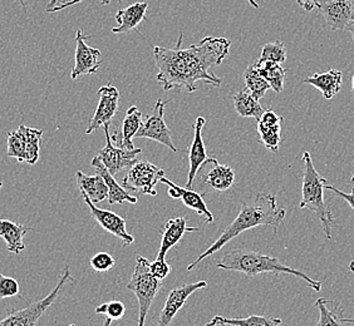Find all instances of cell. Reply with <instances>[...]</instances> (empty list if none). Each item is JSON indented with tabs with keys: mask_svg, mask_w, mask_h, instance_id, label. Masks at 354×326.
Wrapping results in <instances>:
<instances>
[{
	"mask_svg": "<svg viewBox=\"0 0 354 326\" xmlns=\"http://www.w3.org/2000/svg\"><path fill=\"white\" fill-rule=\"evenodd\" d=\"M82 1H84V0H69V1H64V3H62L59 6H57V7L52 10V13L61 12V10L67 9V8L73 7L75 4H80V3H82ZM109 3H111V0H101V4H102V6H109Z\"/></svg>",
	"mask_w": 354,
	"mask_h": 326,
	"instance_id": "39",
	"label": "cell"
},
{
	"mask_svg": "<svg viewBox=\"0 0 354 326\" xmlns=\"http://www.w3.org/2000/svg\"><path fill=\"white\" fill-rule=\"evenodd\" d=\"M147 9H149V3L140 1L117 12L116 21L118 23V27L112 28V33L123 35L137 29L138 26L146 19Z\"/></svg>",
	"mask_w": 354,
	"mask_h": 326,
	"instance_id": "20",
	"label": "cell"
},
{
	"mask_svg": "<svg viewBox=\"0 0 354 326\" xmlns=\"http://www.w3.org/2000/svg\"><path fill=\"white\" fill-rule=\"evenodd\" d=\"M319 309V321L317 326H344L347 323H354L353 319L343 316V307L332 300L320 298L315 301Z\"/></svg>",
	"mask_w": 354,
	"mask_h": 326,
	"instance_id": "25",
	"label": "cell"
},
{
	"mask_svg": "<svg viewBox=\"0 0 354 326\" xmlns=\"http://www.w3.org/2000/svg\"><path fill=\"white\" fill-rule=\"evenodd\" d=\"M342 75L341 70L337 69H330L326 73H315L312 77H308L304 79L306 84H310L317 89H319L323 97L326 99H332L334 95H338L342 87Z\"/></svg>",
	"mask_w": 354,
	"mask_h": 326,
	"instance_id": "23",
	"label": "cell"
},
{
	"mask_svg": "<svg viewBox=\"0 0 354 326\" xmlns=\"http://www.w3.org/2000/svg\"><path fill=\"white\" fill-rule=\"evenodd\" d=\"M351 182H352V184H354V175H353V177H352V178H351Z\"/></svg>",
	"mask_w": 354,
	"mask_h": 326,
	"instance_id": "48",
	"label": "cell"
},
{
	"mask_svg": "<svg viewBox=\"0 0 354 326\" xmlns=\"http://www.w3.org/2000/svg\"><path fill=\"white\" fill-rule=\"evenodd\" d=\"M207 287L206 281H198L192 284H186V285L180 286L177 289L171 290L166 303H165L164 309L161 310L160 316H158V323L157 326H170L171 321L176 316V314L184 307L187 299L191 295L198 290Z\"/></svg>",
	"mask_w": 354,
	"mask_h": 326,
	"instance_id": "13",
	"label": "cell"
},
{
	"mask_svg": "<svg viewBox=\"0 0 354 326\" xmlns=\"http://www.w3.org/2000/svg\"><path fill=\"white\" fill-rule=\"evenodd\" d=\"M298 6L303 8L306 12H312L314 8H318L319 6V1L318 0H297Z\"/></svg>",
	"mask_w": 354,
	"mask_h": 326,
	"instance_id": "40",
	"label": "cell"
},
{
	"mask_svg": "<svg viewBox=\"0 0 354 326\" xmlns=\"http://www.w3.org/2000/svg\"><path fill=\"white\" fill-rule=\"evenodd\" d=\"M81 195H82L86 204L88 206L91 215L93 216V218L97 221V224H100L104 231L112 233L113 236L120 238L124 246H129V245L135 242V238L127 232L124 218H121L120 215H117L112 211L97 209L95 204L84 193H81Z\"/></svg>",
	"mask_w": 354,
	"mask_h": 326,
	"instance_id": "12",
	"label": "cell"
},
{
	"mask_svg": "<svg viewBox=\"0 0 354 326\" xmlns=\"http://www.w3.org/2000/svg\"><path fill=\"white\" fill-rule=\"evenodd\" d=\"M95 313L98 315H104L106 318L112 320L122 319L126 314V306L123 304L122 301L118 300H112L109 303L102 304V305L97 306L95 307Z\"/></svg>",
	"mask_w": 354,
	"mask_h": 326,
	"instance_id": "34",
	"label": "cell"
},
{
	"mask_svg": "<svg viewBox=\"0 0 354 326\" xmlns=\"http://www.w3.org/2000/svg\"><path fill=\"white\" fill-rule=\"evenodd\" d=\"M1 187H3V182L0 181V190H1Z\"/></svg>",
	"mask_w": 354,
	"mask_h": 326,
	"instance_id": "49",
	"label": "cell"
},
{
	"mask_svg": "<svg viewBox=\"0 0 354 326\" xmlns=\"http://www.w3.org/2000/svg\"><path fill=\"white\" fill-rule=\"evenodd\" d=\"M165 176V171L147 161H136L123 178V189L138 195L156 196L155 187Z\"/></svg>",
	"mask_w": 354,
	"mask_h": 326,
	"instance_id": "7",
	"label": "cell"
},
{
	"mask_svg": "<svg viewBox=\"0 0 354 326\" xmlns=\"http://www.w3.org/2000/svg\"><path fill=\"white\" fill-rule=\"evenodd\" d=\"M195 231H198V227H189L186 218H170L161 230L162 240L160 250L157 252V258H165L167 252L170 251L174 246L180 244V241L184 238L185 233Z\"/></svg>",
	"mask_w": 354,
	"mask_h": 326,
	"instance_id": "18",
	"label": "cell"
},
{
	"mask_svg": "<svg viewBox=\"0 0 354 326\" xmlns=\"http://www.w3.org/2000/svg\"><path fill=\"white\" fill-rule=\"evenodd\" d=\"M142 126V113L141 111L132 106L126 112V116L123 118L121 126V138H120V147L124 150L132 151L136 147L133 146L132 140L136 137L137 132Z\"/></svg>",
	"mask_w": 354,
	"mask_h": 326,
	"instance_id": "26",
	"label": "cell"
},
{
	"mask_svg": "<svg viewBox=\"0 0 354 326\" xmlns=\"http://www.w3.org/2000/svg\"><path fill=\"white\" fill-rule=\"evenodd\" d=\"M161 184H166L169 187L167 193L171 198L177 200L180 198L183 201V204L189 207L192 211H195L198 216L204 218V222L206 224H212L214 222V215L207 209V206L205 204L204 196L206 193H198V191L190 190V189H184L181 186H177L170 181L169 178L162 177L160 180Z\"/></svg>",
	"mask_w": 354,
	"mask_h": 326,
	"instance_id": "15",
	"label": "cell"
},
{
	"mask_svg": "<svg viewBox=\"0 0 354 326\" xmlns=\"http://www.w3.org/2000/svg\"><path fill=\"white\" fill-rule=\"evenodd\" d=\"M111 324H112V320L109 319V318H106V320H104V324H103V326H111Z\"/></svg>",
	"mask_w": 354,
	"mask_h": 326,
	"instance_id": "44",
	"label": "cell"
},
{
	"mask_svg": "<svg viewBox=\"0 0 354 326\" xmlns=\"http://www.w3.org/2000/svg\"><path fill=\"white\" fill-rule=\"evenodd\" d=\"M281 121L283 117L278 116L272 109L264 111L260 121H258L260 142L272 152H278L279 150L281 141Z\"/></svg>",
	"mask_w": 354,
	"mask_h": 326,
	"instance_id": "17",
	"label": "cell"
},
{
	"mask_svg": "<svg viewBox=\"0 0 354 326\" xmlns=\"http://www.w3.org/2000/svg\"><path fill=\"white\" fill-rule=\"evenodd\" d=\"M28 231H32V229L10 220H0V238L6 241L9 252L19 255L26 249L23 240Z\"/></svg>",
	"mask_w": 354,
	"mask_h": 326,
	"instance_id": "21",
	"label": "cell"
},
{
	"mask_svg": "<svg viewBox=\"0 0 354 326\" xmlns=\"http://www.w3.org/2000/svg\"><path fill=\"white\" fill-rule=\"evenodd\" d=\"M204 117H198L196 121L194 123V140L191 143L190 150H189V163H190V171H189V178L186 189L192 190V184L195 178L198 177V172L205 163L214 162L215 158H209L205 148L204 140H203V128H204Z\"/></svg>",
	"mask_w": 354,
	"mask_h": 326,
	"instance_id": "14",
	"label": "cell"
},
{
	"mask_svg": "<svg viewBox=\"0 0 354 326\" xmlns=\"http://www.w3.org/2000/svg\"><path fill=\"white\" fill-rule=\"evenodd\" d=\"M89 264L95 272H107L115 266L116 260L107 252H98L89 260Z\"/></svg>",
	"mask_w": 354,
	"mask_h": 326,
	"instance_id": "36",
	"label": "cell"
},
{
	"mask_svg": "<svg viewBox=\"0 0 354 326\" xmlns=\"http://www.w3.org/2000/svg\"><path fill=\"white\" fill-rule=\"evenodd\" d=\"M75 178L81 193H84L93 204H100L109 198L107 184L98 173L95 176H87L81 171H77Z\"/></svg>",
	"mask_w": 354,
	"mask_h": 326,
	"instance_id": "22",
	"label": "cell"
},
{
	"mask_svg": "<svg viewBox=\"0 0 354 326\" xmlns=\"http://www.w3.org/2000/svg\"><path fill=\"white\" fill-rule=\"evenodd\" d=\"M303 184H301V201L300 209H308L313 211L322 222V227L326 238H332V227L337 226V221L329 210L326 201H324V186L327 184V180L319 175L315 170L312 156L309 152L303 153Z\"/></svg>",
	"mask_w": 354,
	"mask_h": 326,
	"instance_id": "4",
	"label": "cell"
},
{
	"mask_svg": "<svg viewBox=\"0 0 354 326\" xmlns=\"http://www.w3.org/2000/svg\"><path fill=\"white\" fill-rule=\"evenodd\" d=\"M280 324L281 319L261 315H250L248 318L215 316L205 326H279Z\"/></svg>",
	"mask_w": 354,
	"mask_h": 326,
	"instance_id": "28",
	"label": "cell"
},
{
	"mask_svg": "<svg viewBox=\"0 0 354 326\" xmlns=\"http://www.w3.org/2000/svg\"><path fill=\"white\" fill-rule=\"evenodd\" d=\"M244 82H245V88L249 89L252 92V95L259 101L270 89L269 83L261 75L259 69L257 68L255 63L250 64L244 72Z\"/></svg>",
	"mask_w": 354,
	"mask_h": 326,
	"instance_id": "31",
	"label": "cell"
},
{
	"mask_svg": "<svg viewBox=\"0 0 354 326\" xmlns=\"http://www.w3.org/2000/svg\"><path fill=\"white\" fill-rule=\"evenodd\" d=\"M184 35L180 33L176 47H153L156 64V81L165 92L176 89L192 93L198 89V82H205L212 87L221 86L223 79L210 72L214 66H220L229 55L232 41L226 38L206 37L198 44L183 49Z\"/></svg>",
	"mask_w": 354,
	"mask_h": 326,
	"instance_id": "1",
	"label": "cell"
},
{
	"mask_svg": "<svg viewBox=\"0 0 354 326\" xmlns=\"http://www.w3.org/2000/svg\"><path fill=\"white\" fill-rule=\"evenodd\" d=\"M162 281L157 280L150 270V261L143 256H137L136 266L126 287L135 294L138 301V325L145 326L151 305L161 289Z\"/></svg>",
	"mask_w": 354,
	"mask_h": 326,
	"instance_id": "5",
	"label": "cell"
},
{
	"mask_svg": "<svg viewBox=\"0 0 354 326\" xmlns=\"http://www.w3.org/2000/svg\"><path fill=\"white\" fill-rule=\"evenodd\" d=\"M21 294L19 282L13 278H8L0 272V300L14 298Z\"/></svg>",
	"mask_w": 354,
	"mask_h": 326,
	"instance_id": "35",
	"label": "cell"
},
{
	"mask_svg": "<svg viewBox=\"0 0 354 326\" xmlns=\"http://www.w3.org/2000/svg\"><path fill=\"white\" fill-rule=\"evenodd\" d=\"M235 182V171L230 166L220 164L216 161L214 162V169L204 176V184L207 189L215 192L227 191Z\"/></svg>",
	"mask_w": 354,
	"mask_h": 326,
	"instance_id": "24",
	"label": "cell"
},
{
	"mask_svg": "<svg viewBox=\"0 0 354 326\" xmlns=\"http://www.w3.org/2000/svg\"><path fill=\"white\" fill-rule=\"evenodd\" d=\"M61 0H49L47 6V13H52V10L55 9L57 6H59Z\"/></svg>",
	"mask_w": 354,
	"mask_h": 326,
	"instance_id": "41",
	"label": "cell"
},
{
	"mask_svg": "<svg viewBox=\"0 0 354 326\" xmlns=\"http://www.w3.org/2000/svg\"><path fill=\"white\" fill-rule=\"evenodd\" d=\"M352 90H353V93H354V75H353V78H352Z\"/></svg>",
	"mask_w": 354,
	"mask_h": 326,
	"instance_id": "47",
	"label": "cell"
},
{
	"mask_svg": "<svg viewBox=\"0 0 354 326\" xmlns=\"http://www.w3.org/2000/svg\"><path fill=\"white\" fill-rule=\"evenodd\" d=\"M17 1H19V3H21V7L26 8V1H24V0H17Z\"/></svg>",
	"mask_w": 354,
	"mask_h": 326,
	"instance_id": "46",
	"label": "cell"
},
{
	"mask_svg": "<svg viewBox=\"0 0 354 326\" xmlns=\"http://www.w3.org/2000/svg\"><path fill=\"white\" fill-rule=\"evenodd\" d=\"M234 108L239 116L243 118L252 117L257 121H260V118L264 113V109L261 107L259 99H257L248 88H243L234 95Z\"/></svg>",
	"mask_w": 354,
	"mask_h": 326,
	"instance_id": "27",
	"label": "cell"
},
{
	"mask_svg": "<svg viewBox=\"0 0 354 326\" xmlns=\"http://www.w3.org/2000/svg\"><path fill=\"white\" fill-rule=\"evenodd\" d=\"M324 189L328 191H333L335 195H338V196H341L342 198H344V201L354 210V187L353 190L351 191V192H344V191L338 190V189H335L334 186H330V184H327L324 186Z\"/></svg>",
	"mask_w": 354,
	"mask_h": 326,
	"instance_id": "38",
	"label": "cell"
},
{
	"mask_svg": "<svg viewBox=\"0 0 354 326\" xmlns=\"http://www.w3.org/2000/svg\"><path fill=\"white\" fill-rule=\"evenodd\" d=\"M255 66L259 69L261 75L268 81L270 88L278 95L281 93L284 89V82H286V68H283L279 63H272V61H257Z\"/></svg>",
	"mask_w": 354,
	"mask_h": 326,
	"instance_id": "29",
	"label": "cell"
},
{
	"mask_svg": "<svg viewBox=\"0 0 354 326\" xmlns=\"http://www.w3.org/2000/svg\"><path fill=\"white\" fill-rule=\"evenodd\" d=\"M150 270L152 275L160 281H164L171 272V265L165 261V258H157L153 262H150Z\"/></svg>",
	"mask_w": 354,
	"mask_h": 326,
	"instance_id": "37",
	"label": "cell"
},
{
	"mask_svg": "<svg viewBox=\"0 0 354 326\" xmlns=\"http://www.w3.org/2000/svg\"><path fill=\"white\" fill-rule=\"evenodd\" d=\"M349 270L354 274V261H351V264H349Z\"/></svg>",
	"mask_w": 354,
	"mask_h": 326,
	"instance_id": "45",
	"label": "cell"
},
{
	"mask_svg": "<svg viewBox=\"0 0 354 326\" xmlns=\"http://www.w3.org/2000/svg\"><path fill=\"white\" fill-rule=\"evenodd\" d=\"M286 61V49L281 41L266 43L261 49L259 61H272V63H284Z\"/></svg>",
	"mask_w": 354,
	"mask_h": 326,
	"instance_id": "33",
	"label": "cell"
},
{
	"mask_svg": "<svg viewBox=\"0 0 354 326\" xmlns=\"http://www.w3.org/2000/svg\"><path fill=\"white\" fill-rule=\"evenodd\" d=\"M348 32L351 33V35H352V39H353L354 41V19H352V21H349V24L347 26Z\"/></svg>",
	"mask_w": 354,
	"mask_h": 326,
	"instance_id": "42",
	"label": "cell"
},
{
	"mask_svg": "<svg viewBox=\"0 0 354 326\" xmlns=\"http://www.w3.org/2000/svg\"><path fill=\"white\" fill-rule=\"evenodd\" d=\"M68 281H73V278H72L71 271H69V266H67V267H64L58 284L49 295H47L44 299L38 300V301H35L33 304L28 305L27 307L21 309V310L9 314L4 319L0 320V326L37 325V323L39 321L44 313L57 301L59 294L63 290V287Z\"/></svg>",
	"mask_w": 354,
	"mask_h": 326,
	"instance_id": "6",
	"label": "cell"
},
{
	"mask_svg": "<svg viewBox=\"0 0 354 326\" xmlns=\"http://www.w3.org/2000/svg\"><path fill=\"white\" fill-rule=\"evenodd\" d=\"M91 37L83 33L82 29L77 30L75 35V67L72 69L71 78L75 81L81 75H95L102 64V55L98 49L89 47L86 41Z\"/></svg>",
	"mask_w": 354,
	"mask_h": 326,
	"instance_id": "9",
	"label": "cell"
},
{
	"mask_svg": "<svg viewBox=\"0 0 354 326\" xmlns=\"http://www.w3.org/2000/svg\"><path fill=\"white\" fill-rule=\"evenodd\" d=\"M7 155L18 160V162H26V143L19 129L8 133Z\"/></svg>",
	"mask_w": 354,
	"mask_h": 326,
	"instance_id": "32",
	"label": "cell"
},
{
	"mask_svg": "<svg viewBox=\"0 0 354 326\" xmlns=\"http://www.w3.org/2000/svg\"><path fill=\"white\" fill-rule=\"evenodd\" d=\"M318 9L332 30H342L347 28L349 21L353 19L352 0H324L319 3Z\"/></svg>",
	"mask_w": 354,
	"mask_h": 326,
	"instance_id": "16",
	"label": "cell"
},
{
	"mask_svg": "<svg viewBox=\"0 0 354 326\" xmlns=\"http://www.w3.org/2000/svg\"><path fill=\"white\" fill-rule=\"evenodd\" d=\"M98 106L95 108V115L89 121L88 128L86 131L87 135L93 133L95 131L101 128L106 124H111L112 118L116 116L118 111L120 92L111 83L103 86L98 90Z\"/></svg>",
	"mask_w": 354,
	"mask_h": 326,
	"instance_id": "11",
	"label": "cell"
},
{
	"mask_svg": "<svg viewBox=\"0 0 354 326\" xmlns=\"http://www.w3.org/2000/svg\"><path fill=\"white\" fill-rule=\"evenodd\" d=\"M248 3H249L250 6H252V7L255 8V9H259L260 8L259 3H258V1H255V0H248Z\"/></svg>",
	"mask_w": 354,
	"mask_h": 326,
	"instance_id": "43",
	"label": "cell"
},
{
	"mask_svg": "<svg viewBox=\"0 0 354 326\" xmlns=\"http://www.w3.org/2000/svg\"><path fill=\"white\" fill-rule=\"evenodd\" d=\"M18 129L21 131V136L26 143V162L29 164H35L39 160L43 129L30 128L27 126H21Z\"/></svg>",
	"mask_w": 354,
	"mask_h": 326,
	"instance_id": "30",
	"label": "cell"
},
{
	"mask_svg": "<svg viewBox=\"0 0 354 326\" xmlns=\"http://www.w3.org/2000/svg\"><path fill=\"white\" fill-rule=\"evenodd\" d=\"M286 211L278 206L275 195L259 192L250 201L241 202V209L236 218L229 224L218 240L198 256L192 264L187 266V271L195 269L203 260L220 251L225 245L240 233L252 230L258 226H272L277 231L286 218Z\"/></svg>",
	"mask_w": 354,
	"mask_h": 326,
	"instance_id": "2",
	"label": "cell"
},
{
	"mask_svg": "<svg viewBox=\"0 0 354 326\" xmlns=\"http://www.w3.org/2000/svg\"><path fill=\"white\" fill-rule=\"evenodd\" d=\"M103 129L106 136V146L100 151L97 157L112 175H116L117 172L122 171L123 169H130L131 166L136 162V157L142 152V148L129 151L121 147H115L113 141L109 136V124L103 126Z\"/></svg>",
	"mask_w": 354,
	"mask_h": 326,
	"instance_id": "10",
	"label": "cell"
},
{
	"mask_svg": "<svg viewBox=\"0 0 354 326\" xmlns=\"http://www.w3.org/2000/svg\"><path fill=\"white\" fill-rule=\"evenodd\" d=\"M216 267L225 271L241 272L249 278H254L260 274H274V275L288 274L304 280L315 292L322 290L320 281L310 279L304 272L284 265L278 258L260 253L259 251H252L245 249L230 250L218 260Z\"/></svg>",
	"mask_w": 354,
	"mask_h": 326,
	"instance_id": "3",
	"label": "cell"
},
{
	"mask_svg": "<svg viewBox=\"0 0 354 326\" xmlns=\"http://www.w3.org/2000/svg\"><path fill=\"white\" fill-rule=\"evenodd\" d=\"M91 166L95 169L97 173L102 177L104 182L107 184V189H109V198L107 200H109V204H122L123 202L137 204L138 202V198L130 195L129 191L124 190L123 186L117 182L113 175L104 167V164L101 162V160L98 157L95 156L92 160Z\"/></svg>",
	"mask_w": 354,
	"mask_h": 326,
	"instance_id": "19",
	"label": "cell"
},
{
	"mask_svg": "<svg viewBox=\"0 0 354 326\" xmlns=\"http://www.w3.org/2000/svg\"><path fill=\"white\" fill-rule=\"evenodd\" d=\"M171 101L172 99L170 101L158 99L155 103L152 113L145 119V122H142L141 128L137 132L136 138H149L155 142L161 143L165 147L170 148L172 152H180L181 150H178L172 142V132L165 121V107Z\"/></svg>",
	"mask_w": 354,
	"mask_h": 326,
	"instance_id": "8",
	"label": "cell"
}]
</instances>
